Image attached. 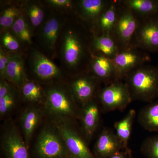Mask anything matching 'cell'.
Here are the masks:
<instances>
[{"mask_svg":"<svg viewBox=\"0 0 158 158\" xmlns=\"http://www.w3.org/2000/svg\"><path fill=\"white\" fill-rule=\"evenodd\" d=\"M93 33L75 15H68L57 46L59 67L69 78L88 72Z\"/></svg>","mask_w":158,"mask_h":158,"instance_id":"6da1fadb","label":"cell"},{"mask_svg":"<svg viewBox=\"0 0 158 158\" xmlns=\"http://www.w3.org/2000/svg\"><path fill=\"white\" fill-rule=\"evenodd\" d=\"M26 54V69L30 80L44 86L67 81L69 77L59 66L35 45L29 48Z\"/></svg>","mask_w":158,"mask_h":158,"instance_id":"7a4b0ae2","label":"cell"},{"mask_svg":"<svg viewBox=\"0 0 158 158\" xmlns=\"http://www.w3.org/2000/svg\"><path fill=\"white\" fill-rule=\"evenodd\" d=\"M45 107L48 113L59 122H67L77 116L76 101L67 81L44 86Z\"/></svg>","mask_w":158,"mask_h":158,"instance_id":"3957f363","label":"cell"},{"mask_svg":"<svg viewBox=\"0 0 158 158\" xmlns=\"http://www.w3.org/2000/svg\"><path fill=\"white\" fill-rule=\"evenodd\" d=\"M48 9L44 22L34 33V45L46 56L55 61L56 59L59 36L69 15Z\"/></svg>","mask_w":158,"mask_h":158,"instance_id":"277c9868","label":"cell"},{"mask_svg":"<svg viewBox=\"0 0 158 158\" xmlns=\"http://www.w3.org/2000/svg\"><path fill=\"white\" fill-rule=\"evenodd\" d=\"M125 79L132 99L149 103L158 99V67L143 65Z\"/></svg>","mask_w":158,"mask_h":158,"instance_id":"5b68a950","label":"cell"},{"mask_svg":"<svg viewBox=\"0 0 158 158\" xmlns=\"http://www.w3.org/2000/svg\"><path fill=\"white\" fill-rule=\"evenodd\" d=\"M36 158L68 157L62 136L56 127H45L40 133L34 148Z\"/></svg>","mask_w":158,"mask_h":158,"instance_id":"8992f818","label":"cell"},{"mask_svg":"<svg viewBox=\"0 0 158 158\" xmlns=\"http://www.w3.org/2000/svg\"><path fill=\"white\" fill-rule=\"evenodd\" d=\"M140 22V18L123 6L120 1L117 22L112 34L119 51L128 48L132 45Z\"/></svg>","mask_w":158,"mask_h":158,"instance_id":"52a82bcc","label":"cell"},{"mask_svg":"<svg viewBox=\"0 0 158 158\" xmlns=\"http://www.w3.org/2000/svg\"><path fill=\"white\" fill-rule=\"evenodd\" d=\"M100 102L107 111L123 110L132 101V98L126 83L117 80L99 90Z\"/></svg>","mask_w":158,"mask_h":158,"instance_id":"ba28073f","label":"cell"},{"mask_svg":"<svg viewBox=\"0 0 158 158\" xmlns=\"http://www.w3.org/2000/svg\"><path fill=\"white\" fill-rule=\"evenodd\" d=\"M150 60L146 51L132 45L119 51L112 61L116 68L117 79L122 81L133 71L146 65Z\"/></svg>","mask_w":158,"mask_h":158,"instance_id":"9c48e42d","label":"cell"},{"mask_svg":"<svg viewBox=\"0 0 158 158\" xmlns=\"http://www.w3.org/2000/svg\"><path fill=\"white\" fill-rule=\"evenodd\" d=\"M140 19L132 45L146 52H158V15Z\"/></svg>","mask_w":158,"mask_h":158,"instance_id":"30bf717a","label":"cell"},{"mask_svg":"<svg viewBox=\"0 0 158 158\" xmlns=\"http://www.w3.org/2000/svg\"><path fill=\"white\" fill-rule=\"evenodd\" d=\"M67 83L76 101L83 106L95 98L101 82L90 73H84L71 78Z\"/></svg>","mask_w":158,"mask_h":158,"instance_id":"8fae6325","label":"cell"},{"mask_svg":"<svg viewBox=\"0 0 158 158\" xmlns=\"http://www.w3.org/2000/svg\"><path fill=\"white\" fill-rule=\"evenodd\" d=\"M65 144L69 158H96L85 141L67 122L56 125Z\"/></svg>","mask_w":158,"mask_h":158,"instance_id":"7c38bea8","label":"cell"},{"mask_svg":"<svg viewBox=\"0 0 158 158\" xmlns=\"http://www.w3.org/2000/svg\"><path fill=\"white\" fill-rule=\"evenodd\" d=\"M111 2L109 0H77L75 15L91 30Z\"/></svg>","mask_w":158,"mask_h":158,"instance_id":"4fadbf2b","label":"cell"},{"mask_svg":"<svg viewBox=\"0 0 158 158\" xmlns=\"http://www.w3.org/2000/svg\"><path fill=\"white\" fill-rule=\"evenodd\" d=\"M1 140L6 158H30L27 146L14 124L7 126Z\"/></svg>","mask_w":158,"mask_h":158,"instance_id":"5bb4252c","label":"cell"},{"mask_svg":"<svg viewBox=\"0 0 158 158\" xmlns=\"http://www.w3.org/2000/svg\"><path fill=\"white\" fill-rule=\"evenodd\" d=\"M88 72L106 85L118 80L116 68L112 59L103 56L92 54Z\"/></svg>","mask_w":158,"mask_h":158,"instance_id":"9a60e30c","label":"cell"},{"mask_svg":"<svg viewBox=\"0 0 158 158\" xmlns=\"http://www.w3.org/2000/svg\"><path fill=\"white\" fill-rule=\"evenodd\" d=\"M9 53L10 58L5 79L20 89L29 79L26 69V53Z\"/></svg>","mask_w":158,"mask_h":158,"instance_id":"2e32d148","label":"cell"},{"mask_svg":"<svg viewBox=\"0 0 158 158\" xmlns=\"http://www.w3.org/2000/svg\"><path fill=\"white\" fill-rule=\"evenodd\" d=\"M122 149H124L123 144L116 133L110 129H104L95 143L94 156L96 158H109Z\"/></svg>","mask_w":158,"mask_h":158,"instance_id":"e0dca14e","label":"cell"},{"mask_svg":"<svg viewBox=\"0 0 158 158\" xmlns=\"http://www.w3.org/2000/svg\"><path fill=\"white\" fill-rule=\"evenodd\" d=\"M120 1H112L110 6L99 19L97 23L90 31L96 35H112L118 19Z\"/></svg>","mask_w":158,"mask_h":158,"instance_id":"ac0fdd59","label":"cell"},{"mask_svg":"<svg viewBox=\"0 0 158 158\" xmlns=\"http://www.w3.org/2000/svg\"><path fill=\"white\" fill-rule=\"evenodd\" d=\"M83 106L82 128L86 140L90 141L98 126L99 110L95 98Z\"/></svg>","mask_w":158,"mask_h":158,"instance_id":"d6986e66","label":"cell"},{"mask_svg":"<svg viewBox=\"0 0 158 158\" xmlns=\"http://www.w3.org/2000/svg\"><path fill=\"white\" fill-rule=\"evenodd\" d=\"M91 51L92 54L103 56L112 60L117 56L119 49L111 34L97 35L93 33Z\"/></svg>","mask_w":158,"mask_h":158,"instance_id":"ffe728a7","label":"cell"},{"mask_svg":"<svg viewBox=\"0 0 158 158\" xmlns=\"http://www.w3.org/2000/svg\"><path fill=\"white\" fill-rule=\"evenodd\" d=\"M10 30L21 43L26 52L29 48L34 45V30L23 10Z\"/></svg>","mask_w":158,"mask_h":158,"instance_id":"44dd1931","label":"cell"},{"mask_svg":"<svg viewBox=\"0 0 158 158\" xmlns=\"http://www.w3.org/2000/svg\"><path fill=\"white\" fill-rule=\"evenodd\" d=\"M22 8L28 18L34 33L45 20L48 9L41 1H21Z\"/></svg>","mask_w":158,"mask_h":158,"instance_id":"7402d4cb","label":"cell"},{"mask_svg":"<svg viewBox=\"0 0 158 158\" xmlns=\"http://www.w3.org/2000/svg\"><path fill=\"white\" fill-rule=\"evenodd\" d=\"M23 11L21 1L1 2L0 34L10 30Z\"/></svg>","mask_w":158,"mask_h":158,"instance_id":"603a6c76","label":"cell"},{"mask_svg":"<svg viewBox=\"0 0 158 158\" xmlns=\"http://www.w3.org/2000/svg\"><path fill=\"white\" fill-rule=\"evenodd\" d=\"M41 116L40 110L36 107L26 109L21 116V125L26 145L29 146Z\"/></svg>","mask_w":158,"mask_h":158,"instance_id":"cb8c5ba5","label":"cell"},{"mask_svg":"<svg viewBox=\"0 0 158 158\" xmlns=\"http://www.w3.org/2000/svg\"><path fill=\"white\" fill-rule=\"evenodd\" d=\"M121 3L140 18L158 15V0H125Z\"/></svg>","mask_w":158,"mask_h":158,"instance_id":"d4e9b609","label":"cell"},{"mask_svg":"<svg viewBox=\"0 0 158 158\" xmlns=\"http://www.w3.org/2000/svg\"><path fill=\"white\" fill-rule=\"evenodd\" d=\"M138 121L146 131L158 132V99L149 103L140 111Z\"/></svg>","mask_w":158,"mask_h":158,"instance_id":"484cf974","label":"cell"},{"mask_svg":"<svg viewBox=\"0 0 158 158\" xmlns=\"http://www.w3.org/2000/svg\"><path fill=\"white\" fill-rule=\"evenodd\" d=\"M20 98L32 103L45 102V91L44 85L28 79L19 89Z\"/></svg>","mask_w":158,"mask_h":158,"instance_id":"4316f807","label":"cell"},{"mask_svg":"<svg viewBox=\"0 0 158 158\" xmlns=\"http://www.w3.org/2000/svg\"><path fill=\"white\" fill-rule=\"evenodd\" d=\"M136 114L135 110H130L124 118L116 122L114 125L116 135L123 144L124 149L126 150H129L128 143Z\"/></svg>","mask_w":158,"mask_h":158,"instance_id":"83f0119b","label":"cell"},{"mask_svg":"<svg viewBox=\"0 0 158 158\" xmlns=\"http://www.w3.org/2000/svg\"><path fill=\"white\" fill-rule=\"evenodd\" d=\"M0 47L9 53H26L23 46L10 30L0 34Z\"/></svg>","mask_w":158,"mask_h":158,"instance_id":"f1b7e54d","label":"cell"},{"mask_svg":"<svg viewBox=\"0 0 158 158\" xmlns=\"http://www.w3.org/2000/svg\"><path fill=\"white\" fill-rule=\"evenodd\" d=\"M44 5L52 10L61 13L73 15L75 12V1L73 0H44Z\"/></svg>","mask_w":158,"mask_h":158,"instance_id":"f546056e","label":"cell"},{"mask_svg":"<svg viewBox=\"0 0 158 158\" xmlns=\"http://www.w3.org/2000/svg\"><path fill=\"white\" fill-rule=\"evenodd\" d=\"M20 98L19 89L16 88L12 91L0 98V115L1 117L6 116L16 105L18 99Z\"/></svg>","mask_w":158,"mask_h":158,"instance_id":"4dcf8cb0","label":"cell"},{"mask_svg":"<svg viewBox=\"0 0 158 158\" xmlns=\"http://www.w3.org/2000/svg\"><path fill=\"white\" fill-rule=\"evenodd\" d=\"M141 150L146 158H158V135L145 139Z\"/></svg>","mask_w":158,"mask_h":158,"instance_id":"1f68e13d","label":"cell"},{"mask_svg":"<svg viewBox=\"0 0 158 158\" xmlns=\"http://www.w3.org/2000/svg\"><path fill=\"white\" fill-rule=\"evenodd\" d=\"M9 58L10 53L0 47V79H6V69Z\"/></svg>","mask_w":158,"mask_h":158,"instance_id":"d6a6232c","label":"cell"},{"mask_svg":"<svg viewBox=\"0 0 158 158\" xmlns=\"http://www.w3.org/2000/svg\"><path fill=\"white\" fill-rule=\"evenodd\" d=\"M16 88L6 79H0V98L11 93Z\"/></svg>","mask_w":158,"mask_h":158,"instance_id":"836d02e7","label":"cell"},{"mask_svg":"<svg viewBox=\"0 0 158 158\" xmlns=\"http://www.w3.org/2000/svg\"><path fill=\"white\" fill-rule=\"evenodd\" d=\"M130 152L131 151L129 149L128 150H125V151H120L114 154L109 158H129Z\"/></svg>","mask_w":158,"mask_h":158,"instance_id":"e575fe53","label":"cell"},{"mask_svg":"<svg viewBox=\"0 0 158 158\" xmlns=\"http://www.w3.org/2000/svg\"><path fill=\"white\" fill-rule=\"evenodd\" d=\"M129 158H133L132 156L131 152H130L129 154Z\"/></svg>","mask_w":158,"mask_h":158,"instance_id":"d590c367","label":"cell"},{"mask_svg":"<svg viewBox=\"0 0 158 158\" xmlns=\"http://www.w3.org/2000/svg\"><path fill=\"white\" fill-rule=\"evenodd\" d=\"M69 158V157H65V158Z\"/></svg>","mask_w":158,"mask_h":158,"instance_id":"8d00e7d4","label":"cell"}]
</instances>
